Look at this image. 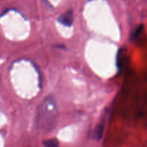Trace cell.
<instances>
[{"label":"cell","instance_id":"5","mask_svg":"<svg viewBox=\"0 0 147 147\" xmlns=\"http://www.w3.org/2000/svg\"><path fill=\"white\" fill-rule=\"evenodd\" d=\"M142 30H143V27H142V25L139 26V27H138L137 29L136 30V31H135L133 33V35H132V38H133L134 40H135V39L137 38V37H139V34L142 33Z\"/></svg>","mask_w":147,"mask_h":147},{"label":"cell","instance_id":"2","mask_svg":"<svg viewBox=\"0 0 147 147\" xmlns=\"http://www.w3.org/2000/svg\"><path fill=\"white\" fill-rule=\"evenodd\" d=\"M57 21L60 24L66 27H70L73 22V13L71 10H68L66 12L63 13L57 18Z\"/></svg>","mask_w":147,"mask_h":147},{"label":"cell","instance_id":"3","mask_svg":"<svg viewBox=\"0 0 147 147\" xmlns=\"http://www.w3.org/2000/svg\"><path fill=\"white\" fill-rule=\"evenodd\" d=\"M104 126L105 123L104 121H101V123H100L96 126V129H95L94 132H93V138L95 139H96V140H100L101 139L103 134V130H104Z\"/></svg>","mask_w":147,"mask_h":147},{"label":"cell","instance_id":"1","mask_svg":"<svg viewBox=\"0 0 147 147\" xmlns=\"http://www.w3.org/2000/svg\"><path fill=\"white\" fill-rule=\"evenodd\" d=\"M57 115V110L55 103L52 97L45 99L39 108L37 113V121L39 125L46 127H50L55 124Z\"/></svg>","mask_w":147,"mask_h":147},{"label":"cell","instance_id":"4","mask_svg":"<svg viewBox=\"0 0 147 147\" xmlns=\"http://www.w3.org/2000/svg\"><path fill=\"white\" fill-rule=\"evenodd\" d=\"M45 147H59V142L57 139H50L43 142Z\"/></svg>","mask_w":147,"mask_h":147}]
</instances>
